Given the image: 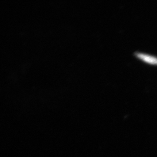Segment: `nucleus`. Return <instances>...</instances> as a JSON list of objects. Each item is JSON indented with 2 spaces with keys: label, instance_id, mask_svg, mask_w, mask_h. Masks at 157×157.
Instances as JSON below:
<instances>
[{
  "label": "nucleus",
  "instance_id": "obj_1",
  "mask_svg": "<svg viewBox=\"0 0 157 157\" xmlns=\"http://www.w3.org/2000/svg\"><path fill=\"white\" fill-rule=\"evenodd\" d=\"M136 56L141 60L151 65H157V58L146 54L137 53Z\"/></svg>",
  "mask_w": 157,
  "mask_h": 157
}]
</instances>
